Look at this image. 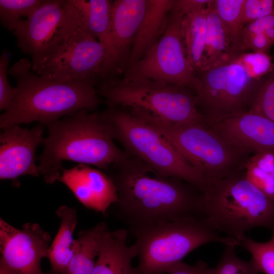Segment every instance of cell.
<instances>
[{
  "label": "cell",
  "instance_id": "d4e9b609",
  "mask_svg": "<svg viewBox=\"0 0 274 274\" xmlns=\"http://www.w3.org/2000/svg\"><path fill=\"white\" fill-rule=\"evenodd\" d=\"M245 0H214L215 10L226 28L232 43L233 58L237 54L241 31L245 26Z\"/></svg>",
  "mask_w": 274,
  "mask_h": 274
},
{
  "label": "cell",
  "instance_id": "603a6c76",
  "mask_svg": "<svg viewBox=\"0 0 274 274\" xmlns=\"http://www.w3.org/2000/svg\"><path fill=\"white\" fill-rule=\"evenodd\" d=\"M207 6L184 15L181 23L187 58L195 73L202 68L207 32Z\"/></svg>",
  "mask_w": 274,
  "mask_h": 274
},
{
  "label": "cell",
  "instance_id": "d6986e66",
  "mask_svg": "<svg viewBox=\"0 0 274 274\" xmlns=\"http://www.w3.org/2000/svg\"><path fill=\"white\" fill-rule=\"evenodd\" d=\"M127 235L124 229L107 232L91 274H135L132 261L136 250L134 244L128 245Z\"/></svg>",
  "mask_w": 274,
  "mask_h": 274
},
{
  "label": "cell",
  "instance_id": "e575fe53",
  "mask_svg": "<svg viewBox=\"0 0 274 274\" xmlns=\"http://www.w3.org/2000/svg\"><path fill=\"white\" fill-rule=\"evenodd\" d=\"M272 44L268 40L264 33L255 35L249 39L243 46L241 53L251 50L252 52L263 53L268 54Z\"/></svg>",
  "mask_w": 274,
  "mask_h": 274
},
{
  "label": "cell",
  "instance_id": "83f0119b",
  "mask_svg": "<svg viewBox=\"0 0 274 274\" xmlns=\"http://www.w3.org/2000/svg\"><path fill=\"white\" fill-rule=\"evenodd\" d=\"M235 247L226 246L217 265L210 268V274H258L252 260L244 261L236 256Z\"/></svg>",
  "mask_w": 274,
  "mask_h": 274
},
{
  "label": "cell",
  "instance_id": "7c38bea8",
  "mask_svg": "<svg viewBox=\"0 0 274 274\" xmlns=\"http://www.w3.org/2000/svg\"><path fill=\"white\" fill-rule=\"evenodd\" d=\"M105 55L103 45L81 28L31 70L57 81H92L98 84Z\"/></svg>",
  "mask_w": 274,
  "mask_h": 274
},
{
  "label": "cell",
  "instance_id": "d6a6232c",
  "mask_svg": "<svg viewBox=\"0 0 274 274\" xmlns=\"http://www.w3.org/2000/svg\"><path fill=\"white\" fill-rule=\"evenodd\" d=\"M273 12V0H245L244 8L245 25Z\"/></svg>",
  "mask_w": 274,
  "mask_h": 274
},
{
  "label": "cell",
  "instance_id": "8992f818",
  "mask_svg": "<svg viewBox=\"0 0 274 274\" xmlns=\"http://www.w3.org/2000/svg\"><path fill=\"white\" fill-rule=\"evenodd\" d=\"M132 232L139 259L135 274L167 273L188 254L208 243L240 246L235 239L220 235L203 217L158 222Z\"/></svg>",
  "mask_w": 274,
  "mask_h": 274
},
{
  "label": "cell",
  "instance_id": "3957f363",
  "mask_svg": "<svg viewBox=\"0 0 274 274\" xmlns=\"http://www.w3.org/2000/svg\"><path fill=\"white\" fill-rule=\"evenodd\" d=\"M89 112L83 109L47 125L43 151L36 158L39 174L46 183L58 181L63 160L107 170L127 156L116 145L99 113Z\"/></svg>",
  "mask_w": 274,
  "mask_h": 274
},
{
  "label": "cell",
  "instance_id": "7a4b0ae2",
  "mask_svg": "<svg viewBox=\"0 0 274 274\" xmlns=\"http://www.w3.org/2000/svg\"><path fill=\"white\" fill-rule=\"evenodd\" d=\"M16 81V92L9 108L0 116V127L38 122L42 125L81 110L92 111L101 103L96 82L60 81L47 78L31 70V63L22 58L8 68Z\"/></svg>",
  "mask_w": 274,
  "mask_h": 274
},
{
  "label": "cell",
  "instance_id": "cb8c5ba5",
  "mask_svg": "<svg viewBox=\"0 0 274 274\" xmlns=\"http://www.w3.org/2000/svg\"><path fill=\"white\" fill-rule=\"evenodd\" d=\"M71 2L79 13L82 28L102 44L111 26L113 1L71 0Z\"/></svg>",
  "mask_w": 274,
  "mask_h": 274
},
{
  "label": "cell",
  "instance_id": "6da1fadb",
  "mask_svg": "<svg viewBox=\"0 0 274 274\" xmlns=\"http://www.w3.org/2000/svg\"><path fill=\"white\" fill-rule=\"evenodd\" d=\"M113 168L118 216L132 232L158 222L203 217L202 192L191 184L162 176L129 154Z\"/></svg>",
  "mask_w": 274,
  "mask_h": 274
},
{
  "label": "cell",
  "instance_id": "ac0fdd59",
  "mask_svg": "<svg viewBox=\"0 0 274 274\" xmlns=\"http://www.w3.org/2000/svg\"><path fill=\"white\" fill-rule=\"evenodd\" d=\"M175 1L147 0L145 12L134 39L125 69L141 59L162 35Z\"/></svg>",
  "mask_w": 274,
  "mask_h": 274
},
{
  "label": "cell",
  "instance_id": "8fae6325",
  "mask_svg": "<svg viewBox=\"0 0 274 274\" xmlns=\"http://www.w3.org/2000/svg\"><path fill=\"white\" fill-rule=\"evenodd\" d=\"M183 16L174 5L162 35L141 59L125 70L124 77L147 79L193 91L196 73L187 59L183 41Z\"/></svg>",
  "mask_w": 274,
  "mask_h": 274
},
{
  "label": "cell",
  "instance_id": "2e32d148",
  "mask_svg": "<svg viewBox=\"0 0 274 274\" xmlns=\"http://www.w3.org/2000/svg\"><path fill=\"white\" fill-rule=\"evenodd\" d=\"M43 130L39 123L31 129L16 125L3 129L0 134L1 180H11L14 186H19L20 176H39L35 152L44 141Z\"/></svg>",
  "mask_w": 274,
  "mask_h": 274
},
{
  "label": "cell",
  "instance_id": "484cf974",
  "mask_svg": "<svg viewBox=\"0 0 274 274\" xmlns=\"http://www.w3.org/2000/svg\"><path fill=\"white\" fill-rule=\"evenodd\" d=\"M43 0H0V20L10 31H14L20 22L29 17Z\"/></svg>",
  "mask_w": 274,
  "mask_h": 274
},
{
  "label": "cell",
  "instance_id": "74e56055",
  "mask_svg": "<svg viewBox=\"0 0 274 274\" xmlns=\"http://www.w3.org/2000/svg\"><path fill=\"white\" fill-rule=\"evenodd\" d=\"M213 0H175L174 7L183 15L206 7Z\"/></svg>",
  "mask_w": 274,
  "mask_h": 274
},
{
  "label": "cell",
  "instance_id": "f546056e",
  "mask_svg": "<svg viewBox=\"0 0 274 274\" xmlns=\"http://www.w3.org/2000/svg\"><path fill=\"white\" fill-rule=\"evenodd\" d=\"M268 75L261 82L249 111L274 121V67Z\"/></svg>",
  "mask_w": 274,
  "mask_h": 274
},
{
  "label": "cell",
  "instance_id": "ffe728a7",
  "mask_svg": "<svg viewBox=\"0 0 274 274\" xmlns=\"http://www.w3.org/2000/svg\"><path fill=\"white\" fill-rule=\"evenodd\" d=\"M214 2L206 8L207 38L200 71L225 64L233 58L230 38L215 10Z\"/></svg>",
  "mask_w": 274,
  "mask_h": 274
},
{
  "label": "cell",
  "instance_id": "52a82bcc",
  "mask_svg": "<svg viewBox=\"0 0 274 274\" xmlns=\"http://www.w3.org/2000/svg\"><path fill=\"white\" fill-rule=\"evenodd\" d=\"M134 109L201 173L206 183L244 170L246 163L251 156L231 146L204 122L174 123L144 110Z\"/></svg>",
  "mask_w": 274,
  "mask_h": 274
},
{
  "label": "cell",
  "instance_id": "9a60e30c",
  "mask_svg": "<svg viewBox=\"0 0 274 274\" xmlns=\"http://www.w3.org/2000/svg\"><path fill=\"white\" fill-rule=\"evenodd\" d=\"M204 123L231 146L250 154L274 152V121L263 115L239 112Z\"/></svg>",
  "mask_w": 274,
  "mask_h": 274
},
{
  "label": "cell",
  "instance_id": "30bf717a",
  "mask_svg": "<svg viewBox=\"0 0 274 274\" xmlns=\"http://www.w3.org/2000/svg\"><path fill=\"white\" fill-rule=\"evenodd\" d=\"M81 27V17L71 0H43L13 31L18 48L31 59V68Z\"/></svg>",
  "mask_w": 274,
  "mask_h": 274
},
{
  "label": "cell",
  "instance_id": "ba28073f",
  "mask_svg": "<svg viewBox=\"0 0 274 274\" xmlns=\"http://www.w3.org/2000/svg\"><path fill=\"white\" fill-rule=\"evenodd\" d=\"M108 107L138 108L177 124L204 122L189 88L143 78H114L96 88Z\"/></svg>",
  "mask_w": 274,
  "mask_h": 274
},
{
  "label": "cell",
  "instance_id": "5b68a950",
  "mask_svg": "<svg viewBox=\"0 0 274 274\" xmlns=\"http://www.w3.org/2000/svg\"><path fill=\"white\" fill-rule=\"evenodd\" d=\"M202 193L207 222L239 244L246 232L253 228L274 229V199L251 184L246 178L245 169L206 182Z\"/></svg>",
  "mask_w": 274,
  "mask_h": 274
},
{
  "label": "cell",
  "instance_id": "ab89813d",
  "mask_svg": "<svg viewBox=\"0 0 274 274\" xmlns=\"http://www.w3.org/2000/svg\"><path fill=\"white\" fill-rule=\"evenodd\" d=\"M264 33L271 44H274V27L267 30Z\"/></svg>",
  "mask_w": 274,
  "mask_h": 274
},
{
  "label": "cell",
  "instance_id": "277c9868",
  "mask_svg": "<svg viewBox=\"0 0 274 274\" xmlns=\"http://www.w3.org/2000/svg\"><path fill=\"white\" fill-rule=\"evenodd\" d=\"M109 133L124 151L158 174L179 178L202 192L206 181L169 141L131 108L108 107L98 113Z\"/></svg>",
  "mask_w": 274,
  "mask_h": 274
},
{
  "label": "cell",
  "instance_id": "60d3db41",
  "mask_svg": "<svg viewBox=\"0 0 274 274\" xmlns=\"http://www.w3.org/2000/svg\"><path fill=\"white\" fill-rule=\"evenodd\" d=\"M46 274H60L57 272L54 271L52 270H51L50 271L46 272Z\"/></svg>",
  "mask_w": 274,
  "mask_h": 274
},
{
  "label": "cell",
  "instance_id": "4fadbf2b",
  "mask_svg": "<svg viewBox=\"0 0 274 274\" xmlns=\"http://www.w3.org/2000/svg\"><path fill=\"white\" fill-rule=\"evenodd\" d=\"M146 4L147 0L113 1L111 26L101 44L105 55L99 83L116 78L124 72Z\"/></svg>",
  "mask_w": 274,
  "mask_h": 274
},
{
  "label": "cell",
  "instance_id": "d590c367",
  "mask_svg": "<svg viewBox=\"0 0 274 274\" xmlns=\"http://www.w3.org/2000/svg\"><path fill=\"white\" fill-rule=\"evenodd\" d=\"M249 160L274 178V152L261 151L253 154Z\"/></svg>",
  "mask_w": 274,
  "mask_h": 274
},
{
  "label": "cell",
  "instance_id": "44dd1931",
  "mask_svg": "<svg viewBox=\"0 0 274 274\" xmlns=\"http://www.w3.org/2000/svg\"><path fill=\"white\" fill-rule=\"evenodd\" d=\"M109 230L107 224L100 222L80 231L75 239L74 255L63 274H91L104 237Z\"/></svg>",
  "mask_w": 274,
  "mask_h": 274
},
{
  "label": "cell",
  "instance_id": "f1b7e54d",
  "mask_svg": "<svg viewBox=\"0 0 274 274\" xmlns=\"http://www.w3.org/2000/svg\"><path fill=\"white\" fill-rule=\"evenodd\" d=\"M231 60L239 63L251 77L258 81L267 75L274 67L269 55L263 53L245 52L237 55Z\"/></svg>",
  "mask_w": 274,
  "mask_h": 274
},
{
  "label": "cell",
  "instance_id": "8d00e7d4",
  "mask_svg": "<svg viewBox=\"0 0 274 274\" xmlns=\"http://www.w3.org/2000/svg\"><path fill=\"white\" fill-rule=\"evenodd\" d=\"M210 268L206 263L198 260L194 265L181 262L167 274H210Z\"/></svg>",
  "mask_w": 274,
  "mask_h": 274
},
{
  "label": "cell",
  "instance_id": "1f68e13d",
  "mask_svg": "<svg viewBox=\"0 0 274 274\" xmlns=\"http://www.w3.org/2000/svg\"><path fill=\"white\" fill-rule=\"evenodd\" d=\"M10 55L6 50L0 56V110L6 111L11 105L15 97L16 89L12 87L8 78Z\"/></svg>",
  "mask_w": 274,
  "mask_h": 274
},
{
  "label": "cell",
  "instance_id": "7402d4cb",
  "mask_svg": "<svg viewBox=\"0 0 274 274\" xmlns=\"http://www.w3.org/2000/svg\"><path fill=\"white\" fill-rule=\"evenodd\" d=\"M56 214L60 219L58 231L50 245L47 258L51 270L63 274L74 253L75 239L73 234L78 221L75 209L67 206L60 207Z\"/></svg>",
  "mask_w": 274,
  "mask_h": 274
},
{
  "label": "cell",
  "instance_id": "f35d334b",
  "mask_svg": "<svg viewBox=\"0 0 274 274\" xmlns=\"http://www.w3.org/2000/svg\"><path fill=\"white\" fill-rule=\"evenodd\" d=\"M0 274H18L0 259Z\"/></svg>",
  "mask_w": 274,
  "mask_h": 274
},
{
  "label": "cell",
  "instance_id": "4316f807",
  "mask_svg": "<svg viewBox=\"0 0 274 274\" xmlns=\"http://www.w3.org/2000/svg\"><path fill=\"white\" fill-rule=\"evenodd\" d=\"M271 238L267 242H258L245 235L240 246L252 255V261L258 272L274 274V229Z\"/></svg>",
  "mask_w": 274,
  "mask_h": 274
},
{
  "label": "cell",
  "instance_id": "9c48e42d",
  "mask_svg": "<svg viewBox=\"0 0 274 274\" xmlns=\"http://www.w3.org/2000/svg\"><path fill=\"white\" fill-rule=\"evenodd\" d=\"M261 83L231 60L196 73L194 93L204 121L249 111Z\"/></svg>",
  "mask_w": 274,
  "mask_h": 274
},
{
  "label": "cell",
  "instance_id": "836d02e7",
  "mask_svg": "<svg viewBox=\"0 0 274 274\" xmlns=\"http://www.w3.org/2000/svg\"><path fill=\"white\" fill-rule=\"evenodd\" d=\"M273 27L274 12L246 24L240 35L237 54H240L243 46L252 36L258 33H263Z\"/></svg>",
  "mask_w": 274,
  "mask_h": 274
},
{
  "label": "cell",
  "instance_id": "5bb4252c",
  "mask_svg": "<svg viewBox=\"0 0 274 274\" xmlns=\"http://www.w3.org/2000/svg\"><path fill=\"white\" fill-rule=\"evenodd\" d=\"M51 240L37 223L18 229L0 219V259L18 274H46L41 263L47 257Z\"/></svg>",
  "mask_w": 274,
  "mask_h": 274
},
{
  "label": "cell",
  "instance_id": "4dcf8cb0",
  "mask_svg": "<svg viewBox=\"0 0 274 274\" xmlns=\"http://www.w3.org/2000/svg\"><path fill=\"white\" fill-rule=\"evenodd\" d=\"M246 179L266 196L274 199V178L248 159L245 165Z\"/></svg>",
  "mask_w": 274,
  "mask_h": 274
},
{
  "label": "cell",
  "instance_id": "e0dca14e",
  "mask_svg": "<svg viewBox=\"0 0 274 274\" xmlns=\"http://www.w3.org/2000/svg\"><path fill=\"white\" fill-rule=\"evenodd\" d=\"M58 181L64 184L86 208L104 215L118 201L116 186L110 176L88 165L63 168Z\"/></svg>",
  "mask_w": 274,
  "mask_h": 274
}]
</instances>
